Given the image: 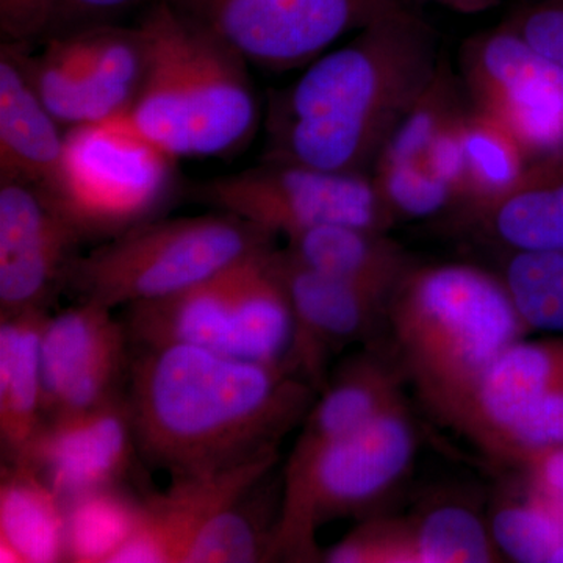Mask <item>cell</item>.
Listing matches in <instances>:
<instances>
[{
    "instance_id": "83f0119b",
    "label": "cell",
    "mask_w": 563,
    "mask_h": 563,
    "mask_svg": "<svg viewBox=\"0 0 563 563\" xmlns=\"http://www.w3.org/2000/svg\"><path fill=\"white\" fill-rule=\"evenodd\" d=\"M154 0H0L3 40L41 44L65 33L120 24L125 14Z\"/></svg>"
},
{
    "instance_id": "1f68e13d",
    "label": "cell",
    "mask_w": 563,
    "mask_h": 563,
    "mask_svg": "<svg viewBox=\"0 0 563 563\" xmlns=\"http://www.w3.org/2000/svg\"><path fill=\"white\" fill-rule=\"evenodd\" d=\"M496 548L517 562L550 563L563 543V506L544 493L525 504H509L493 515Z\"/></svg>"
},
{
    "instance_id": "30bf717a",
    "label": "cell",
    "mask_w": 563,
    "mask_h": 563,
    "mask_svg": "<svg viewBox=\"0 0 563 563\" xmlns=\"http://www.w3.org/2000/svg\"><path fill=\"white\" fill-rule=\"evenodd\" d=\"M250 63L274 73L310 65L335 41L402 0H166Z\"/></svg>"
},
{
    "instance_id": "ac0fdd59",
    "label": "cell",
    "mask_w": 563,
    "mask_h": 563,
    "mask_svg": "<svg viewBox=\"0 0 563 563\" xmlns=\"http://www.w3.org/2000/svg\"><path fill=\"white\" fill-rule=\"evenodd\" d=\"M244 261L176 295L128 306L124 324L131 343L139 350L190 344L225 354Z\"/></svg>"
},
{
    "instance_id": "484cf974",
    "label": "cell",
    "mask_w": 563,
    "mask_h": 563,
    "mask_svg": "<svg viewBox=\"0 0 563 563\" xmlns=\"http://www.w3.org/2000/svg\"><path fill=\"white\" fill-rule=\"evenodd\" d=\"M399 563H484L496 561V544L468 507H435L413 525L398 523Z\"/></svg>"
},
{
    "instance_id": "7c38bea8",
    "label": "cell",
    "mask_w": 563,
    "mask_h": 563,
    "mask_svg": "<svg viewBox=\"0 0 563 563\" xmlns=\"http://www.w3.org/2000/svg\"><path fill=\"white\" fill-rule=\"evenodd\" d=\"M128 331L109 307L81 301L49 317L41 340L44 420L120 398L131 369Z\"/></svg>"
},
{
    "instance_id": "44dd1931",
    "label": "cell",
    "mask_w": 563,
    "mask_h": 563,
    "mask_svg": "<svg viewBox=\"0 0 563 563\" xmlns=\"http://www.w3.org/2000/svg\"><path fill=\"white\" fill-rule=\"evenodd\" d=\"M399 404L402 399L396 372L373 355L347 362L303 418L301 435L288 462L309 457Z\"/></svg>"
},
{
    "instance_id": "d6a6232c",
    "label": "cell",
    "mask_w": 563,
    "mask_h": 563,
    "mask_svg": "<svg viewBox=\"0 0 563 563\" xmlns=\"http://www.w3.org/2000/svg\"><path fill=\"white\" fill-rule=\"evenodd\" d=\"M372 177L395 220L433 218L459 206L453 188L422 163H376Z\"/></svg>"
},
{
    "instance_id": "6da1fadb",
    "label": "cell",
    "mask_w": 563,
    "mask_h": 563,
    "mask_svg": "<svg viewBox=\"0 0 563 563\" xmlns=\"http://www.w3.org/2000/svg\"><path fill=\"white\" fill-rule=\"evenodd\" d=\"M128 379L136 450L172 477L279 457L313 404L312 385L284 365L190 344L139 350Z\"/></svg>"
},
{
    "instance_id": "d6986e66",
    "label": "cell",
    "mask_w": 563,
    "mask_h": 563,
    "mask_svg": "<svg viewBox=\"0 0 563 563\" xmlns=\"http://www.w3.org/2000/svg\"><path fill=\"white\" fill-rule=\"evenodd\" d=\"M561 385L563 340H518L492 363L455 424L488 448L529 404Z\"/></svg>"
},
{
    "instance_id": "f1b7e54d",
    "label": "cell",
    "mask_w": 563,
    "mask_h": 563,
    "mask_svg": "<svg viewBox=\"0 0 563 563\" xmlns=\"http://www.w3.org/2000/svg\"><path fill=\"white\" fill-rule=\"evenodd\" d=\"M463 90L465 85L442 58L431 85L407 111L376 163H422L433 140L470 109L465 106Z\"/></svg>"
},
{
    "instance_id": "8fae6325",
    "label": "cell",
    "mask_w": 563,
    "mask_h": 563,
    "mask_svg": "<svg viewBox=\"0 0 563 563\" xmlns=\"http://www.w3.org/2000/svg\"><path fill=\"white\" fill-rule=\"evenodd\" d=\"M470 102L512 133L529 165L563 154V68L506 22L466 41L461 54Z\"/></svg>"
},
{
    "instance_id": "7402d4cb",
    "label": "cell",
    "mask_w": 563,
    "mask_h": 563,
    "mask_svg": "<svg viewBox=\"0 0 563 563\" xmlns=\"http://www.w3.org/2000/svg\"><path fill=\"white\" fill-rule=\"evenodd\" d=\"M0 562H66L65 504L35 470L22 463L2 466Z\"/></svg>"
},
{
    "instance_id": "cb8c5ba5",
    "label": "cell",
    "mask_w": 563,
    "mask_h": 563,
    "mask_svg": "<svg viewBox=\"0 0 563 563\" xmlns=\"http://www.w3.org/2000/svg\"><path fill=\"white\" fill-rule=\"evenodd\" d=\"M285 251L307 268L390 296L409 272V258L384 233L320 225L288 236Z\"/></svg>"
},
{
    "instance_id": "603a6c76",
    "label": "cell",
    "mask_w": 563,
    "mask_h": 563,
    "mask_svg": "<svg viewBox=\"0 0 563 563\" xmlns=\"http://www.w3.org/2000/svg\"><path fill=\"white\" fill-rule=\"evenodd\" d=\"M472 217L512 251L563 254V154L531 163L512 190Z\"/></svg>"
},
{
    "instance_id": "d4e9b609",
    "label": "cell",
    "mask_w": 563,
    "mask_h": 563,
    "mask_svg": "<svg viewBox=\"0 0 563 563\" xmlns=\"http://www.w3.org/2000/svg\"><path fill=\"white\" fill-rule=\"evenodd\" d=\"M463 210L466 214L507 195L529 168L512 133L490 114L470 107L462 120Z\"/></svg>"
},
{
    "instance_id": "e575fe53",
    "label": "cell",
    "mask_w": 563,
    "mask_h": 563,
    "mask_svg": "<svg viewBox=\"0 0 563 563\" xmlns=\"http://www.w3.org/2000/svg\"><path fill=\"white\" fill-rule=\"evenodd\" d=\"M504 22L533 49L563 68V0L526 3Z\"/></svg>"
},
{
    "instance_id": "ffe728a7",
    "label": "cell",
    "mask_w": 563,
    "mask_h": 563,
    "mask_svg": "<svg viewBox=\"0 0 563 563\" xmlns=\"http://www.w3.org/2000/svg\"><path fill=\"white\" fill-rule=\"evenodd\" d=\"M47 310L0 321V443L3 463H18L43 429L41 340Z\"/></svg>"
},
{
    "instance_id": "5b68a950",
    "label": "cell",
    "mask_w": 563,
    "mask_h": 563,
    "mask_svg": "<svg viewBox=\"0 0 563 563\" xmlns=\"http://www.w3.org/2000/svg\"><path fill=\"white\" fill-rule=\"evenodd\" d=\"M276 233L236 214L155 218L106 240L70 265L65 291L114 307L165 298L276 246Z\"/></svg>"
},
{
    "instance_id": "5bb4252c",
    "label": "cell",
    "mask_w": 563,
    "mask_h": 563,
    "mask_svg": "<svg viewBox=\"0 0 563 563\" xmlns=\"http://www.w3.org/2000/svg\"><path fill=\"white\" fill-rule=\"evenodd\" d=\"M136 450L125 396L44 422L20 462L40 474L63 504L88 493L121 487Z\"/></svg>"
},
{
    "instance_id": "ba28073f",
    "label": "cell",
    "mask_w": 563,
    "mask_h": 563,
    "mask_svg": "<svg viewBox=\"0 0 563 563\" xmlns=\"http://www.w3.org/2000/svg\"><path fill=\"white\" fill-rule=\"evenodd\" d=\"M192 201L236 214L285 239L320 225L387 232L395 218L372 174L262 161L187 188Z\"/></svg>"
},
{
    "instance_id": "2e32d148",
    "label": "cell",
    "mask_w": 563,
    "mask_h": 563,
    "mask_svg": "<svg viewBox=\"0 0 563 563\" xmlns=\"http://www.w3.org/2000/svg\"><path fill=\"white\" fill-rule=\"evenodd\" d=\"M277 459L211 476L173 477L168 492L143 503L139 523L110 563H181L207 520L262 483Z\"/></svg>"
},
{
    "instance_id": "836d02e7",
    "label": "cell",
    "mask_w": 563,
    "mask_h": 563,
    "mask_svg": "<svg viewBox=\"0 0 563 563\" xmlns=\"http://www.w3.org/2000/svg\"><path fill=\"white\" fill-rule=\"evenodd\" d=\"M562 446L563 385L529 404L488 448L531 461Z\"/></svg>"
},
{
    "instance_id": "8992f818",
    "label": "cell",
    "mask_w": 563,
    "mask_h": 563,
    "mask_svg": "<svg viewBox=\"0 0 563 563\" xmlns=\"http://www.w3.org/2000/svg\"><path fill=\"white\" fill-rule=\"evenodd\" d=\"M417 435L404 404L285 468L269 561H318L321 525L372 506L402 479Z\"/></svg>"
},
{
    "instance_id": "277c9868",
    "label": "cell",
    "mask_w": 563,
    "mask_h": 563,
    "mask_svg": "<svg viewBox=\"0 0 563 563\" xmlns=\"http://www.w3.org/2000/svg\"><path fill=\"white\" fill-rule=\"evenodd\" d=\"M387 314L422 398L453 422L492 363L528 329L503 280L461 263L410 268Z\"/></svg>"
},
{
    "instance_id": "8d00e7d4",
    "label": "cell",
    "mask_w": 563,
    "mask_h": 563,
    "mask_svg": "<svg viewBox=\"0 0 563 563\" xmlns=\"http://www.w3.org/2000/svg\"><path fill=\"white\" fill-rule=\"evenodd\" d=\"M432 2L440 3V5L448 7V9L459 11V13H479L474 0H432Z\"/></svg>"
},
{
    "instance_id": "4dcf8cb0",
    "label": "cell",
    "mask_w": 563,
    "mask_h": 563,
    "mask_svg": "<svg viewBox=\"0 0 563 563\" xmlns=\"http://www.w3.org/2000/svg\"><path fill=\"white\" fill-rule=\"evenodd\" d=\"M254 488L207 520L188 544L181 563L269 561L274 526H266L265 521L258 520L257 507L250 501Z\"/></svg>"
},
{
    "instance_id": "4316f807",
    "label": "cell",
    "mask_w": 563,
    "mask_h": 563,
    "mask_svg": "<svg viewBox=\"0 0 563 563\" xmlns=\"http://www.w3.org/2000/svg\"><path fill=\"white\" fill-rule=\"evenodd\" d=\"M143 503L121 487L88 493L65 503L66 562L110 563L139 523Z\"/></svg>"
},
{
    "instance_id": "4fadbf2b",
    "label": "cell",
    "mask_w": 563,
    "mask_h": 563,
    "mask_svg": "<svg viewBox=\"0 0 563 563\" xmlns=\"http://www.w3.org/2000/svg\"><path fill=\"white\" fill-rule=\"evenodd\" d=\"M87 243L43 196L0 185V320L47 310Z\"/></svg>"
},
{
    "instance_id": "d590c367",
    "label": "cell",
    "mask_w": 563,
    "mask_h": 563,
    "mask_svg": "<svg viewBox=\"0 0 563 563\" xmlns=\"http://www.w3.org/2000/svg\"><path fill=\"white\" fill-rule=\"evenodd\" d=\"M537 488L563 506V446L531 459Z\"/></svg>"
},
{
    "instance_id": "74e56055",
    "label": "cell",
    "mask_w": 563,
    "mask_h": 563,
    "mask_svg": "<svg viewBox=\"0 0 563 563\" xmlns=\"http://www.w3.org/2000/svg\"><path fill=\"white\" fill-rule=\"evenodd\" d=\"M550 563H563V543L551 555Z\"/></svg>"
},
{
    "instance_id": "3957f363",
    "label": "cell",
    "mask_w": 563,
    "mask_h": 563,
    "mask_svg": "<svg viewBox=\"0 0 563 563\" xmlns=\"http://www.w3.org/2000/svg\"><path fill=\"white\" fill-rule=\"evenodd\" d=\"M139 24L150 44L146 79L128 114L143 139L173 158H222L244 150L261 122L250 63L166 0Z\"/></svg>"
},
{
    "instance_id": "f546056e",
    "label": "cell",
    "mask_w": 563,
    "mask_h": 563,
    "mask_svg": "<svg viewBox=\"0 0 563 563\" xmlns=\"http://www.w3.org/2000/svg\"><path fill=\"white\" fill-rule=\"evenodd\" d=\"M503 282L526 328L563 333L562 252L514 251Z\"/></svg>"
},
{
    "instance_id": "e0dca14e",
    "label": "cell",
    "mask_w": 563,
    "mask_h": 563,
    "mask_svg": "<svg viewBox=\"0 0 563 563\" xmlns=\"http://www.w3.org/2000/svg\"><path fill=\"white\" fill-rule=\"evenodd\" d=\"M25 76L10 41L0 44V185H24L52 202L60 191L65 133Z\"/></svg>"
},
{
    "instance_id": "9a60e30c",
    "label": "cell",
    "mask_w": 563,
    "mask_h": 563,
    "mask_svg": "<svg viewBox=\"0 0 563 563\" xmlns=\"http://www.w3.org/2000/svg\"><path fill=\"white\" fill-rule=\"evenodd\" d=\"M274 258L295 314L285 368L314 387L324 380L328 352L372 335L390 296L307 268L285 250Z\"/></svg>"
},
{
    "instance_id": "7a4b0ae2",
    "label": "cell",
    "mask_w": 563,
    "mask_h": 563,
    "mask_svg": "<svg viewBox=\"0 0 563 563\" xmlns=\"http://www.w3.org/2000/svg\"><path fill=\"white\" fill-rule=\"evenodd\" d=\"M442 58L437 33L420 14L407 5L385 14L273 92L262 161L372 174Z\"/></svg>"
},
{
    "instance_id": "9c48e42d",
    "label": "cell",
    "mask_w": 563,
    "mask_h": 563,
    "mask_svg": "<svg viewBox=\"0 0 563 563\" xmlns=\"http://www.w3.org/2000/svg\"><path fill=\"white\" fill-rule=\"evenodd\" d=\"M10 43L41 102L68 129L128 114L146 79L150 44L140 24L65 33L35 55L32 44Z\"/></svg>"
},
{
    "instance_id": "52a82bcc",
    "label": "cell",
    "mask_w": 563,
    "mask_h": 563,
    "mask_svg": "<svg viewBox=\"0 0 563 563\" xmlns=\"http://www.w3.org/2000/svg\"><path fill=\"white\" fill-rule=\"evenodd\" d=\"M176 162L124 114L74 125L65 132L60 191L49 203L85 242H106L161 218L177 191Z\"/></svg>"
}]
</instances>
